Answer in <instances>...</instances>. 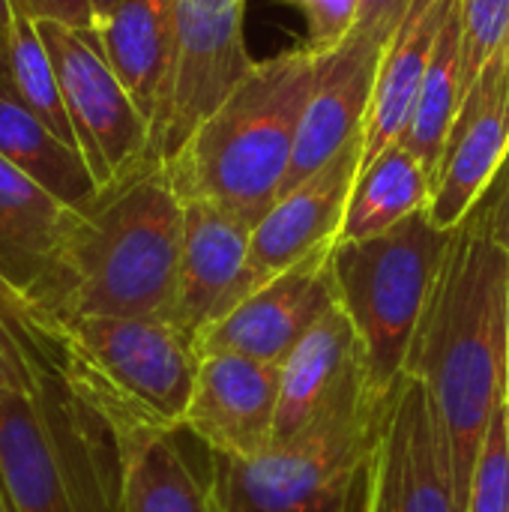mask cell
<instances>
[{
    "mask_svg": "<svg viewBox=\"0 0 509 512\" xmlns=\"http://www.w3.org/2000/svg\"><path fill=\"white\" fill-rule=\"evenodd\" d=\"M15 15H18L15 0H0V54H6V45H9V39H12ZM3 60H6V57H3Z\"/></svg>",
    "mask_w": 509,
    "mask_h": 512,
    "instance_id": "33",
    "label": "cell"
},
{
    "mask_svg": "<svg viewBox=\"0 0 509 512\" xmlns=\"http://www.w3.org/2000/svg\"><path fill=\"white\" fill-rule=\"evenodd\" d=\"M509 159V45L462 96L441 162L432 174L429 216L453 231L489 192Z\"/></svg>",
    "mask_w": 509,
    "mask_h": 512,
    "instance_id": "13",
    "label": "cell"
},
{
    "mask_svg": "<svg viewBox=\"0 0 509 512\" xmlns=\"http://www.w3.org/2000/svg\"><path fill=\"white\" fill-rule=\"evenodd\" d=\"M408 6H411V0H363L354 30L363 36H372L378 42H390V36L396 33Z\"/></svg>",
    "mask_w": 509,
    "mask_h": 512,
    "instance_id": "30",
    "label": "cell"
},
{
    "mask_svg": "<svg viewBox=\"0 0 509 512\" xmlns=\"http://www.w3.org/2000/svg\"><path fill=\"white\" fill-rule=\"evenodd\" d=\"M507 417H509V399H507Z\"/></svg>",
    "mask_w": 509,
    "mask_h": 512,
    "instance_id": "39",
    "label": "cell"
},
{
    "mask_svg": "<svg viewBox=\"0 0 509 512\" xmlns=\"http://www.w3.org/2000/svg\"><path fill=\"white\" fill-rule=\"evenodd\" d=\"M384 48L387 42H378L354 30L336 51L318 54L315 87L303 111L282 195L309 180L315 171H321L330 159H336L351 141L363 135L375 99Z\"/></svg>",
    "mask_w": 509,
    "mask_h": 512,
    "instance_id": "15",
    "label": "cell"
},
{
    "mask_svg": "<svg viewBox=\"0 0 509 512\" xmlns=\"http://www.w3.org/2000/svg\"><path fill=\"white\" fill-rule=\"evenodd\" d=\"M465 512H509V417L507 402L498 408L480 450Z\"/></svg>",
    "mask_w": 509,
    "mask_h": 512,
    "instance_id": "28",
    "label": "cell"
},
{
    "mask_svg": "<svg viewBox=\"0 0 509 512\" xmlns=\"http://www.w3.org/2000/svg\"><path fill=\"white\" fill-rule=\"evenodd\" d=\"M90 30L141 114L153 123L171 63V0H120Z\"/></svg>",
    "mask_w": 509,
    "mask_h": 512,
    "instance_id": "20",
    "label": "cell"
},
{
    "mask_svg": "<svg viewBox=\"0 0 509 512\" xmlns=\"http://www.w3.org/2000/svg\"><path fill=\"white\" fill-rule=\"evenodd\" d=\"M509 45V0H462V96Z\"/></svg>",
    "mask_w": 509,
    "mask_h": 512,
    "instance_id": "27",
    "label": "cell"
},
{
    "mask_svg": "<svg viewBox=\"0 0 509 512\" xmlns=\"http://www.w3.org/2000/svg\"><path fill=\"white\" fill-rule=\"evenodd\" d=\"M0 512H12L9 501H6V492H3V483H0Z\"/></svg>",
    "mask_w": 509,
    "mask_h": 512,
    "instance_id": "36",
    "label": "cell"
},
{
    "mask_svg": "<svg viewBox=\"0 0 509 512\" xmlns=\"http://www.w3.org/2000/svg\"><path fill=\"white\" fill-rule=\"evenodd\" d=\"M489 204V219H492V231L498 237V243L507 249L509 255V159L504 162L501 174L495 177V183L489 186V192L483 195Z\"/></svg>",
    "mask_w": 509,
    "mask_h": 512,
    "instance_id": "32",
    "label": "cell"
},
{
    "mask_svg": "<svg viewBox=\"0 0 509 512\" xmlns=\"http://www.w3.org/2000/svg\"><path fill=\"white\" fill-rule=\"evenodd\" d=\"M333 246L312 252L309 258L249 294L228 315L204 327L195 336L198 354H240L282 366L288 354L309 336V330H315L318 321L333 306H339L336 276L330 264Z\"/></svg>",
    "mask_w": 509,
    "mask_h": 512,
    "instance_id": "11",
    "label": "cell"
},
{
    "mask_svg": "<svg viewBox=\"0 0 509 512\" xmlns=\"http://www.w3.org/2000/svg\"><path fill=\"white\" fill-rule=\"evenodd\" d=\"M315 75L318 54L306 45L255 60L165 162L180 201L213 204L255 228L282 195Z\"/></svg>",
    "mask_w": 509,
    "mask_h": 512,
    "instance_id": "3",
    "label": "cell"
},
{
    "mask_svg": "<svg viewBox=\"0 0 509 512\" xmlns=\"http://www.w3.org/2000/svg\"><path fill=\"white\" fill-rule=\"evenodd\" d=\"M78 207L0 156V282L27 297L57 258Z\"/></svg>",
    "mask_w": 509,
    "mask_h": 512,
    "instance_id": "19",
    "label": "cell"
},
{
    "mask_svg": "<svg viewBox=\"0 0 509 512\" xmlns=\"http://www.w3.org/2000/svg\"><path fill=\"white\" fill-rule=\"evenodd\" d=\"M360 165L363 135L270 207V213L252 231L246 270L234 291L231 309L279 273L309 258L312 252L339 243V231L345 222L354 183L360 177Z\"/></svg>",
    "mask_w": 509,
    "mask_h": 512,
    "instance_id": "12",
    "label": "cell"
},
{
    "mask_svg": "<svg viewBox=\"0 0 509 512\" xmlns=\"http://www.w3.org/2000/svg\"><path fill=\"white\" fill-rule=\"evenodd\" d=\"M117 3H120V0H87V6H90V18H93V24H90V27L102 24V21L117 9Z\"/></svg>",
    "mask_w": 509,
    "mask_h": 512,
    "instance_id": "34",
    "label": "cell"
},
{
    "mask_svg": "<svg viewBox=\"0 0 509 512\" xmlns=\"http://www.w3.org/2000/svg\"><path fill=\"white\" fill-rule=\"evenodd\" d=\"M0 84L12 87V84H9V69H6V60H3V54H0Z\"/></svg>",
    "mask_w": 509,
    "mask_h": 512,
    "instance_id": "35",
    "label": "cell"
},
{
    "mask_svg": "<svg viewBox=\"0 0 509 512\" xmlns=\"http://www.w3.org/2000/svg\"><path fill=\"white\" fill-rule=\"evenodd\" d=\"M306 21V48L315 54L336 51L357 27L363 0H288Z\"/></svg>",
    "mask_w": 509,
    "mask_h": 512,
    "instance_id": "29",
    "label": "cell"
},
{
    "mask_svg": "<svg viewBox=\"0 0 509 512\" xmlns=\"http://www.w3.org/2000/svg\"><path fill=\"white\" fill-rule=\"evenodd\" d=\"M507 309L509 255L480 198L453 228L444 270L405 360V372L435 405L462 512L489 426L509 399Z\"/></svg>",
    "mask_w": 509,
    "mask_h": 512,
    "instance_id": "1",
    "label": "cell"
},
{
    "mask_svg": "<svg viewBox=\"0 0 509 512\" xmlns=\"http://www.w3.org/2000/svg\"><path fill=\"white\" fill-rule=\"evenodd\" d=\"M459 0H411L396 33L384 48L375 99L363 126V165L399 144L414 120L423 78L435 57L441 30Z\"/></svg>",
    "mask_w": 509,
    "mask_h": 512,
    "instance_id": "18",
    "label": "cell"
},
{
    "mask_svg": "<svg viewBox=\"0 0 509 512\" xmlns=\"http://www.w3.org/2000/svg\"><path fill=\"white\" fill-rule=\"evenodd\" d=\"M60 366L51 333L21 294L0 282V396L33 387Z\"/></svg>",
    "mask_w": 509,
    "mask_h": 512,
    "instance_id": "26",
    "label": "cell"
},
{
    "mask_svg": "<svg viewBox=\"0 0 509 512\" xmlns=\"http://www.w3.org/2000/svg\"><path fill=\"white\" fill-rule=\"evenodd\" d=\"M36 24L60 81L78 153L87 162L96 186L105 189L153 159L150 120L141 114L123 81L105 60L90 27H75L63 21Z\"/></svg>",
    "mask_w": 509,
    "mask_h": 512,
    "instance_id": "9",
    "label": "cell"
},
{
    "mask_svg": "<svg viewBox=\"0 0 509 512\" xmlns=\"http://www.w3.org/2000/svg\"><path fill=\"white\" fill-rule=\"evenodd\" d=\"M0 483L12 512H123V441L60 366L0 396Z\"/></svg>",
    "mask_w": 509,
    "mask_h": 512,
    "instance_id": "4",
    "label": "cell"
},
{
    "mask_svg": "<svg viewBox=\"0 0 509 512\" xmlns=\"http://www.w3.org/2000/svg\"><path fill=\"white\" fill-rule=\"evenodd\" d=\"M6 69H9V84L15 90V96L57 135L63 138L69 147L78 150L75 141V129L72 120L66 114L63 105V93H60V81L48 54V45L39 33V24L33 15H27L24 9H18L15 15V27H12V39L6 45Z\"/></svg>",
    "mask_w": 509,
    "mask_h": 512,
    "instance_id": "25",
    "label": "cell"
},
{
    "mask_svg": "<svg viewBox=\"0 0 509 512\" xmlns=\"http://www.w3.org/2000/svg\"><path fill=\"white\" fill-rule=\"evenodd\" d=\"M246 0H171V63L150 123V153L168 162L252 69Z\"/></svg>",
    "mask_w": 509,
    "mask_h": 512,
    "instance_id": "8",
    "label": "cell"
},
{
    "mask_svg": "<svg viewBox=\"0 0 509 512\" xmlns=\"http://www.w3.org/2000/svg\"><path fill=\"white\" fill-rule=\"evenodd\" d=\"M363 381H369L363 342L345 309L333 306L279 366L273 444L303 435Z\"/></svg>",
    "mask_w": 509,
    "mask_h": 512,
    "instance_id": "16",
    "label": "cell"
},
{
    "mask_svg": "<svg viewBox=\"0 0 509 512\" xmlns=\"http://www.w3.org/2000/svg\"><path fill=\"white\" fill-rule=\"evenodd\" d=\"M279 411V366L240 354L201 357L183 432L207 453L255 459L273 447Z\"/></svg>",
    "mask_w": 509,
    "mask_h": 512,
    "instance_id": "14",
    "label": "cell"
},
{
    "mask_svg": "<svg viewBox=\"0 0 509 512\" xmlns=\"http://www.w3.org/2000/svg\"><path fill=\"white\" fill-rule=\"evenodd\" d=\"M432 174L420 156L402 141L384 150L372 165L360 168L354 183L339 240H366L378 237L408 216L429 207Z\"/></svg>",
    "mask_w": 509,
    "mask_h": 512,
    "instance_id": "23",
    "label": "cell"
},
{
    "mask_svg": "<svg viewBox=\"0 0 509 512\" xmlns=\"http://www.w3.org/2000/svg\"><path fill=\"white\" fill-rule=\"evenodd\" d=\"M252 231L249 222L213 204H183V249L171 321L192 339L231 309Z\"/></svg>",
    "mask_w": 509,
    "mask_h": 512,
    "instance_id": "17",
    "label": "cell"
},
{
    "mask_svg": "<svg viewBox=\"0 0 509 512\" xmlns=\"http://www.w3.org/2000/svg\"><path fill=\"white\" fill-rule=\"evenodd\" d=\"M507 387H509V309H507Z\"/></svg>",
    "mask_w": 509,
    "mask_h": 512,
    "instance_id": "38",
    "label": "cell"
},
{
    "mask_svg": "<svg viewBox=\"0 0 509 512\" xmlns=\"http://www.w3.org/2000/svg\"><path fill=\"white\" fill-rule=\"evenodd\" d=\"M387 396L363 381L303 435L255 459L207 453L213 498L225 512H369Z\"/></svg>",
    "mask_w": 509,
    "mask_h": 512,
    "instance_id": "5",
    "label": "cell"
},
{
    "mask_svg": "<svg viewBox=\"0 0 509 512\" xmlns=\"http://www.w3.org/2000/svg\"><path fill=\"white\" fill-rule=\"evenodd\" d=\"M183 432V429H180ZM180 432L123 435V512H210V489L189 465Z\"/></svg>",
    "mask_w": 509,
    "mask_h": 512,
    "instance_id": "21",
    "label": "cell"
},
{
    "mask_svg": "<svg viewBox=\"0 0 509 512\" xmlns=\"http://www.w3.org/2000/svg\"><path fill=\"white\" fill-rule=\"evenodd\" d=\"M39 324L57 345L63 375L108 417L120 438L183 429L201 354L174 321L78 318Z\"/></svg>",
    "mask_w": 509,
    "mask_h": 512,
    "instance_id": "6",
    "label": "cell"
},
{
    "mask_svg": "<svg viewBox=\"0 0 509 512\" xmlns=\"http://www.w3.org/2000/svg\"><path fill=\"white\" fill-rule=\"evenodd\" d=\"M183 249V201L165 162L147 159L99 189L48 273L24 297L39 321L174 318Z\"/></svg>",
    "mask_w": 509,
    "mask_h": 512,
    "instance_id": "2",
    "label": "cell"
},
{
    "mask_svg": "<svg viewBox=\"0 0 509 512\" xmlns=\"http://www.w3.org/2000/svg\"><path fill=\"white\" fill-rule=\"evenodd\" d=\"M207 489H210V486H207ZM210 512H225V510H222V504H219V501L213 498V492H210Z\"/></svg>",
    "mask_w": 509,
    "mask_h": 512,
    "instance_id": "37",
    "label": "cell"
},
{
    "mask_svg": "<svg viewBox=\"0 0 509 512\" xmlns=\"http://www.w3.org/2000/svg\"><path fill=\"white\" fill-rule=\"evenodd\" d=\"M459 105H462V0L456 3V9L450 12L441 30L435 57L423 78L414 120L402 138V144L420 156L429 174H435L441 162Z\"/></svg>",
    "mask_w": 509,
    "mask_h": 512,
    "instance_id": "24",
    "label": "cell"
},
{
    "mask_svg": "<svg viewBox=\"0 0 509 512\" xmlns=\"http://www.w3.org/2000/svg\"><path fill=\"white\" fill-rule=\"evenodd\" d=\"M15 6L33 15L36 21H63L75 27L93 24L87 0H15Z\"/></svg>",
    "mask_w": 509,
    "mask_h": 512,
    "instance_id": "31",
    "label": "cell"
},
{
    "mask_svg": "<svg viewBox=\"0 0 509 512\" xmlns=\"http://www.w3.org/2000/svg\"><path fill=\"white\" fill-rule=\"evenodd\" d=\"M0 156L39 180L69 207L81 210L99 195L81 153L57 138L6 84H0Z\"/></svg>",
    "mask_w": 509,
    "mask_h": 512,
    "instance_id": "22",
    "label": "cell"
},
{
    "mask_svg": "<svg viewBox=\"0 0 509 512\" xmlns=\"http://www.w3.org/2000/svg\"><path fill=\"white\" fill-rule=\"evenodd\" d=\"M450 240L453 231L438 228L429 210H420L378 237L333 246L339 306L363 342L369 381L378 393H390L405 372Z\"/></svg>",
    "mask_w": 509,
    "mask_h": 512,
    "instance_id": "7",
    "label": "cell"
},
{
    "mask_svg": "<svg viewBox=\"0 0 509 512\" xmlns=\"http://www.w3.org/2000/svg\"><path fill=\"white\" fill-rule=\"evenodd\" d=\"M369 512H462L435 405L408 372L387 396L372 453Z\"/></svg>",
    "mask_w": 509,
    "mask_h": 512,
    "instance_id": "10",
    "label": "cell"
}]
</instances>
